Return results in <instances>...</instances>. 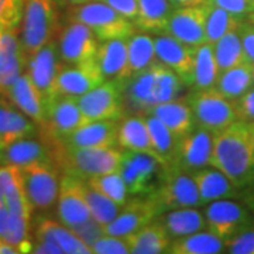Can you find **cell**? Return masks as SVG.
I'll return each instance as SVG.
<instances>
[{"label": "cell", "mask_w": 254, "mask_h": 254, "mask_svg": "<svg viewBox=\"0 0 254 254\" xmlns=\"http://www.w3.org/2000/svg\"><path fill=\"white\" fill-rule=\"evenodd\" d=\"M210 165L226 175L239 190L254 184V140L245 122L213 134Z\"/></svg>", "instance_id": "cell-1"}, {"label": "cell", "mask_w": 254, "mask_h": 254, "mask_svg": "<svg viewBox=\"0 0 254 254\" xmlns=\"http://www.w3.org/2000/svg\"><path fill=\"white\" fill-rule=\"evenodd\" d=\"M187 86L177 73L161 63L123 82V109L148 115L153 108L177 99Z\"/></svg>", "instance_id": "cell-2"}, {"label": "cell", "mask_w": 254, "mask_h": 254, "mask_svg": "<svg viewBox=\"0 0 254 254\" xmlns=\"http://www.w3.org/2000/svg\"><path fill=\"white\" fill-rule=\"evenodd\" d=\"M50 147L57 168L83 181L119 171L123 153L116 147L71 148L54 141L50 143Z\"/></svg>", "instance_id": "cell-3"}, {"label": "cell", "mask_w": 254, "mask_h": 254, "mask_svg": "<svg viewBox=\"0 0 254 254\" xmlns=\"http://www.w3.org/2000/svg\"><path fill=\"white\" fill-rule=\"evenodd\" d=\"M54 0H24L20 23V43L27 58L55 38L57 10Z\"/></svg>", "instance_id": "cell-4"}, {"label": "cell", "mask_w": 254, "mask_h": 254, "mask_svg": "<svg viewBox=\"0 0 254 254\" xmlns=\"http://www.w3.org/2000/svg\"><path fill=\"white\" fill-rule=\"evenodd\" d=\"M71 20L86 24L99 41L128 38L137 30L131 20L123 17L100 0H89L73 6L71 10Z\"/></svg>", "instance_id": "cell-5"}, {"label": "cell", "mask_w": 254, "mask_h": 254, "mask_svg": "<svg viewBox=\"0 0 254 254\" xmlns=\"http://www.w3.org/2000/svg\"><path fill=\"white\" fill-rule=\"evenodd\" d=\"M150 196L161 213L171 209L200 206L199 192L192 175L171 165H161L157 188Z\"/></svg>", "instance_id": "cell-6"}, {"label": "cell", "mask_w": 254, "mask_h": 254, "mask_svg": "<svg viewBox=\"0 0 254 254\" xmlns=\"http://www.w3.org/2000/svg\"><path fill=\"white\" fill-rule=\"evenodd\" d=\"M188 103L193 112L196 127L205 128L212 134H218L239 120L235 100L223 96L216 89L193 91Z\"/></svg>", "instance_id": "cell-7"}, {"label": "cell", "mask_w": 254, "mask_h": 254, "mask_svg": "<svg viewBox=\"0 0 254 254\" xmlns=\"http://www.w3.org/2000/svg\"><path fill=\"white\" fill-rule=\"evenodd\" d=\"M18 170L31 212H47L54 208L61 178L57 165L54 163H41Z\"/></svg>", "instance_id": "cell-8"}, {"label": "cell", "mask_w": 254, "mask_h": 254, "mask_svg": "<svg viewBox=\"0 0 254 254\" xmlns=\"http://www.w3.org/2000/svg\"><path fill=\"white\" fill-rule=\"evenodd\" d=\"M206 229L223 240L254 227L252 212L240 200L219 199L206 205L203 210Z\"/></svg>", "instance_id": "cell-9"}, {"label": "cell", "mask_w": 254, "mask_h": 254, "mask_svg": "<svg viewBox=\"0 0 254 254\" xmlns=\"http://www.w3.org/2000/svg\"><path fill=\"white\" fill-rule=\"evenodd\" d=\"M119 173L130 196H145L157 188L161 163L148 153L123 150Z\"/></svg>", "instance_id": "cell-10"}, {"label": "cell", "mask_w": 254, "mask_h": 254, "mask_svg": "<svg viewBox=\"0 0 254 254\" xmlns=\"http://www.w3.org/2000/svg\"><path fill=\"white\" fill-rule=\"evenodd\" d=\"M82 115L89 122L120 120L123 116V83L105 81L78 98Z\"/></svg>", "instance_id": "cell-11"}, {"label": "cell", "mask_w": 254, "mask_h": 254, "mask_svg": "<svg viewBox=\"0 0 254 254\" xmlns=\"http://www.w3.org/2000/svg\"><path fill=\"white\" fill-rule=\"evenodd\" d=\"M57 41L64 65H81L96 61L100 41L91 28L81 21L71 20V23L63 28Z\"/></svg>", "instance_id": "cell-12"}, {"label": "cell", "mask_w": 254, "mask_h": 254, "mask_svg": "<svg viewBox=\"0 0 254 254\" xmlns=\"http://www.w3.org/2000/svg\"><path fill=\"white\" fill-rule=\"evenodd\" d=\"M61 66L63 63L60 58L57 38H53L50 43H47L46 46L41 47L37 53L27 58L26 72L30 75L31 81L34 82L37 89L41 93L46 106L55 96H58L57 78Z\"/></svg>", "instance_id": "cell-13"}, {"label": "cell", "mask_w": 254, "mask_h": 254, "mask_svg": "<svg viewBox=\"0 0 254 254\" xmlns=\"http://www.w3.org/2000/svg\"><path fill=\"white\" fill-rule=\"evenodd\" d=\"M160 213V209L150 195L130 196L120 208L118 216L105 226V233L118 237L130 236L151 223Z\"/></svg>", "instance_id": "cell-14"}, {"label": "cell", "mask_w": 254, "mask_h": 254, "mask_svg": "<svg viewBox=\"0 0 254 254\" xmlns=\"http://www.w3.org/2000/svg\"><path fill=\"white\" fill-rule=\"evenodd\" d=\"M212 151L213 134L205 128L196 127L190 133L178 138L175 154L170 165L190 174L210 165Z\"/></svg>", "instance_id": "cell-15"}, {"label": "cell", "mask_w": 254, "mask_h": 254, "mask_svg": "<svg viewBox=\"0 0 254 254\" xmlns=\"http://www.w3.org/2000/svg\"><path fill=\"white\" fill-rule=\"evenodd\" d=\"M86 123L78 103V98L58 95L47 103L46 128L51 141H60Z\"/></svg>", "instance_id": "cell-16"}, {"label": "cell", "mask_w": 254, "mask_h": 254, "mask_svg": "<svg viewBox=\"0 0 254 254\" xmlns=\"http://www.w3.org/2000/svg\"><path fill=\"white\" fill-rule=\"evenodd\" d=\"M209 6L210 3L174 9L164 33L193 47L206 43V18Z\"/></svg>", "instance_id": "cell-17"}, {"label": "cell", "mask_w": 254, "mask_h": 254, "mask_svg": "<svg viewBox=\"0 0 254 254\" xmlns=\"http://www.w3.org/2000/svg\"><path fill=\"white\" fill-rule=\"evenodd\" d=\"M55 206L58 220L69 229L92 218L82 192V180L69 174H61L60 192Z\"/></svg>", "instance_id": "cell-18"}, {"label": "cell", "mask_w": 254, "mask_h": 254, "mask_svg": "<svg viewBox=\"0 0 254 254\" xmlns=\"http://www.w3.org/2000/svg\"><path fill=\"white\" fill-rule=\"evenodd\" d=\"M154 46L158 63L177 73L187 86H192L196 47L185 44L167 33L154 37Z\"/></svg>", "instance_id": "cell-19"}, {"label": "cell", "mask_w": 254, "mask_h": 254, "mask_svg": "<svg viewBox=\"0 0 254 254\" xmlns=\"http://www.w3.org/2000/svg\"><path fill=\"white\" fill-rule=\"evenodd\" d=\"M105 78L100 72L96 61L81 64V65H64L57 78L58 95L79 98L83 93L96 88Z\"/></svg>", "instance_id": "cell-20"}, {"label": "cell", "mask_w": 254, "mask_h": 254, "mask_svg": "<svg viewBox=\"0 0 254 254\" xmlns=\"http://www.w3.org/2000/svg\"><path fill=\"white\" fill-rule=\"evenodd\" d=\"M41 163H54V157L50 144L36 136L20 138L0 148V165L24 168Z\"/></svg>", "instance_id": "cell-21"}, {"label": "cell", "mask_w": 254, "mask_h": 254, "mask_svg": "<svg viewBox=\"0 0 254 254\" xmlns=\"http://www.w3.org/2000/svg\"><path fill=\"white\" fill-rule=\"evenodd\" d=\"M119 120H96L85 123L71 134L60 141L64 147L86 148V147H118Z\"/></svg>", "instance_id": "cell-22"}, {"label": "cell", "mask_w": 254, "mask_h": 254, "mask_svg": "<svg viewBox=\"0 0 254 254\" xmlns=\"http://www.w3.org/2000/svg\"><path fill=\"white\" fill-rule=\"evenodd\" d=\"M17 31L6 30L0 37V95L9 91L26 68V57Z\"/></svg>", "instance_id": "cell-23"}, {"label": "cell", "mask_w": 254, "mask_h": 254, "mask_svg": "<svg viewBox=\"0 0 254 254\" xmlns=\"http://www.w3.org/2000/svg\"><path fill=\"white\" fill-rule=\"evenodd\" d=\"M4 96L18 110L33 119L38 126H44L47 112L46 102L27 72H23L18 76L16 82L9 88V91L4 93Z\"/></svg>", "instance_id": "cell-24"}, {"label": "cell", "mask_w": 254, "mask_h": 254, "mask_svg": "<svg viewBox=\"0 0 254 254\" xmlns=\"http://www.w3.org/2000/svg\"><path fill=\"white\" fill-rule=\"evenodd\" d=\"M38 133V125L18 110L4 95H0V148L10 143L33 137Z\"/></svg>", "instance_id": "cell-25"}, {"label": "cell", "mask_w": 254, "mask_h": 254, "mask_svg": "<svg viewBox=\"0 0 254 254\" xmlns=\"http://www.w3.org/2000/svg\"><path fill=\"white\" fill-rule=\"evenodd\" d=\"M96 63L105 81L123 82L130 78L127 38H113L99 44Z\"/></svg>", "instance_id": "cell-26"}, {"label": "cell", "mask_w": 254, "mask_h": 254, "mask_svg": "<svg viewBox=\"0 0 254 254\" xmlns=\"http://www.w3.org/2000/svg\"><path fill=\"white\" fill-rule=\"evenodd\" d=\"M198 187L200 205H208L213 200L237 198L239 188L218 168L209 165L190 173Z\"/></svg>", "instance_id": "cell-27"}, {"label": "cell", "mask_w": 254, "mask_h": 254, "mask_svg": "<svg viewBox=\"0 0 254 254\" xmlns=\"http://www.w3.org/2000/svg\"><path fill=\"white\" fill-rule=\"evenodd\" d=\"M34 240H50L63 249L64 254H92V250L60 220L38 218L34 223Z\"/></svg>", "instance_id": "cell-28"}, {"label": "cell", "mask_w": 254, "mask_h": 254, "mask_svg": "<svg viewBox=\"0 0 254 254\" xmlns=\"http://www.w3.org/2000/svg\"><path fill=\"white\" fill-rule=\"evenodd\" d=\"M173 240L190 236L206 229V220L198 208H178L165 210L154 219Z\"/></svg>", "instance_id": "cell-29"}, {"label": "cell", "mask_w": 254, "mask_h": 254, "mask_svg": "<svg viewBox=\"0 0 254 254\" xmlns=\"http://www.w3.org/2000/svg\"><path fill=\"white\" fill-rule=\"evenodd\" d=\"M118 147L128 151H140L153 155L150 131L144 115L122 116L118 126Z\"/></svg>", "instance_id": "cell-30"}, {"label": "cell", "mask_w": 254, "mask_h": 254, "mask_svg": "<svg viewBox=\"0 0 254 254\" xmlns=\"http://www.w3.org/2000/svg\"><path fill=\"white\" fill-rule=\"evenodd\" d=\"M148 115H154L155 118L160 119L178 138L196 128V122L190 103L181 100L174 99L157 105Z\"/></svg>", "instance_id": "cell-31"}, {"label": "cell", "mask_w": 254, "mask_h": 254, "mask_svg": "<svg viewBox=\"0 0 254 254\" xmlns=\"http://www.w3.org/2000/svg\"><path fill=\"white\" fill-rule=\"evenodd\" d=\"M131 254H163L168 253L173 239L164 230V227L153 220L141 227L138 232L127 236Z\"/></svg>", "instance_id": "cell-32"}, {"label": "cell", "mask_w": 254, "mask_h": 254, "mask_svg": "<svg viewBox=\"0 0 254 254\" xmlns=\"http://www.w3.org/2000/svg\"><path fill=\"white\" fill-rule=\"evenodd\" d=\"M173 10L170 0H138V14L134 26L145 33H164Z\"/></svg>", "instance_id": "cell-33"}, {"label": "cell", "mask_w": 254, "mask_h": 254, "mask_svg": "<svg viewBox=\"0 0 254 254\" xmlns=\"http://www.w3.org/2000/svg\"><path fill=\"white\" fill-rule=\"evenodd\" d=\"M219 69L218 61L215 57L213 46L203 43L195 50V63H193V76L192 88L193 91H209L215 89L218 82Z\"/></svg>", "instance_id": "cell-34"}, {"label": "cell", "mask_w": 254, "mask_h": 254, "mask_svg": "<svg viewBox=\"0 0 254 254\" xmlns=\"http://www.w3.org/2000/svg\"><path fill=\"white\" fill-rule=\"evenodd\" d=\"M252 86H254L253 64L245 61L236 66L220 71L215 89L229 99L236 100Z\"/></svg>", "instance_id": "cell-35"}, {"label": "cell", "mask_w": 254, "mask_h": 254, "mask_svg": "<svg viewBox=\"0 0 254 254\" xmlns=\"http://www.w3.org/2000/svg\"><path fill=\"white\" fill-rule=\"evenodd\" d=\"M127 51L130 76L143 72L158 63L155 55L154 37L145 31L134 33L127 38Z\"/></svg>", "instance_id": "cell-36"}, {"label": "cell", "mask_w": 254, "mask_h": 254, "mask_svg": "<svg viewBox=\"0 0 254 254\" xmlns=\"http://www.w3.org/2000/svg\"><path fill=\"white\" fill-rule=\"evenodd\" d=\"M225 252V240L209 230H200L190 236L175 239L168 253L171 254H219Z\"/></svg>", "instance_id": "cell-37"}, {"label": "cell", "mask_w": 254, "mask_h": 254, "mask_svg": "<svg viewBox=\"0 0 254 254\" xmlns=\"http://www.w3.org/2000/svg\"><path fill=\"white\" fill-rule=\"evenodd\" d=\"M150 131V140L153 147V155L161 165H170L173 161L178 137L154 115H144Z\"/></svg>", "instance_id": "cell-38"}, {"label": "cell", "mask_w": 254, "mask_h": 254, "mask_svg": "<svg viewBox=\"0 0 254 254\" xmlns=\"http://www.w3.org/2000/svg\"><path fill=\"white\" fill-rule=\"evenodd\" d=\"M213 51L218 61L219 69L225 71L239 64L245 63L246 57L242 46V40L239 34V28L227 33L219 41L213 44Z\"/></svg>", "instance_id": "cell-39"}, {"label": "cell", "mask_w": 254, "mask_h": 254, "mask_svg": "<svg viewBox=\"0 0 254 254\" xmlns=\"http://www.w3.org/2000/svg\"><path fill=\"white\" fill-rule=\"evenodd\" d=\"M82 192L88 203V208L91 210L92 218L96 222H99L102 226L109 225L110 222L118 216L122 206H119L116 202H113L99 190H93L91 185H88L83 180H82Z\"/></svg>", "instance_id": "cell-40"}, {"label": "cell", "mask_w": 254, "mask_h": 254, "mask_svg": "<svg viewBox=\"0 0 254 254\" xmlns=\"http://www.w3.org/2000/svg\"><path fill=\"white\" fill-rule=\"evenodd\" d=\"M243 20L245 18L237 17L210 3L206 18V43L213 46L222 37L226 36L227 33L237 30Z\"/></svg>", "instance_id": "cell-41"}, {"label": "cell", "mask_w": 254, "mask_h": 254, "mask_svg": "<svg viewBox=\"0 0 254 254\" xmlns=\"http://www.w3.org/2000/svg\"><path fill=\"white\" fill-rule=\"evenodd\" d=\"M85 182L88 185H91L93 190H99L113 202H116L119 206H123L127 202V199L130 198L126 184H125L123 177L120 175L119 171L105 174V175H100V177H95V178H91V180H86Z\"/></svg>", "instance_id": "cell-42"}, {"label": "cell", "mask_w": 254, "mask_h": 254, "mask_svg": "<svg viewBox=\"0 0 254 254\" xmlns=\"http://www.w3.org/2000/svg\"><path fill=\"white\" fill-rule=\"evenodd\" d=\"M24 9V0H0V20L7 30H18Z\"/></svg>", "instance_id": "cell-43"}, {"label": "cell", "mask_w": 254, "mask_h": 254, "mask_svg": "<svg viewBox=\"0 0 254 254\" xmlns=\"http://www.w3.org/2000/svg\"><path fill=\"white\" fill-rule=\"evenodd\" d=\"M92 254H130L126 237L105 235L92 246Z\"/></svg>", "instance_id": "cell-44"}, {"label": "cell", "mask_w": 254, "mask_h": 254, "mask_svg": "<svg viewBox=\"0 0 254 254\" xmlns=\"http://www.w3.org/2000/svg\"><path fill=\"white\" fill-rule=\"evenodd\" d=\"M225 252L230 254H254V227L225 240Z\"/></svg>", "instance_id": "cell-45"}, {"label": "cell", "mask_w": 254, "mask_h": 254, "mask_svg": "<svg viewBox=\"0 0 254 254\" xmlns=\"http://www.w3.org/2000/svg\"><path fill=\"white\" fill-rule=\"evenodd\" d=\"M73 233L81 239L85 245L88 246L92 250V246L95 245L100 237H103L105 233V226H102L99 222H96L95 219H88L86 222H83L78 226L71 227Z\"/></svg>", "instance_id": "cell-46"}, {"label": "cell", "mask_w": 254, "mask_h": 254, "mask_svg": "<svg viewBox=\"0 0 254 254\" xmlns=\"http://www.w3.org/2000/svg\"><path fill=\"white\" fill-rule=\"evenodd\" d=\"M210 3L240 18H246L254 11L253 0H210Z\"/></svg>", "instance_id": "cell-47"}, {"label": "cell", "mask_w": 254, "mask_h": 254, "mask_svg": "<svg viewBox=\"0 0 254 254\" xmlns=\"http://www.w3.org/2000/svg\"><path fill=\"white\" fill-rule=\"evenodd\" d=\"M237 119L245 123L254 122V86H252L245 95L235 100Z\"/></svg>", "instance_id": "cell-48"}, {"label": "cell", "mask_w": 254, "mask_h": 254, "mask_svg": "<svg viewBox=\"0 0 254 254\" xmlns=\"http://www.w3.org/2000/svg\"><path fill=\"white\" fill-rule=\"evenodd\" d=\"M239 34L245 51L246 61L254 65V24L245 18L239 26Z\"/></svg>", "instance_id": "cell-49"}, {"label": "cell", "mask_w": 254, "mask_h": 254, "mask_svg": "<svg viewBox=\"0 0 254 254\" xmlns=\"http://www.w3.org/2000/svg\"><path fill=\"white\" fill-rule=\"evenodd\" d=\"M106 3L113 10H116L119 14L128 18L134 23L138 14V0H100Z\"/></svg>", "instance_id": "cell-50"}, {"label": "cell", "mask_w": 254, "mask_h": 254, "mask_svg": "<svg viewBox=\"0 0 254 254\" xmlns=\"http://www.w3.org/2000/svg\"><path fill=\"white\" fill-rule=\"evenodd\" d=\"M31 253L36 254H64L63 249L50 240H34Z\"/></svg>", "instance_id": "cell-51"}, {"label": "cell", "mask_w": 254, "mask_h": 254, "mask_svg": "<svg viewBox=\"0 0 254 254\" xmlns=\"http://www.w3.org/2000/svg\"><path fill=\"white\" fill-rule=\"evenodd\" d=\"M237 199L240 200L245 206H247V209L252 212L254 218V184L249 185V187H245L242 190H239V195H237Z\"/></svg>", "instance_id": "cell-52"}, {"label": "cell", "mask_w": 254, "mask_h": 254, "mask_svg": "<svg viewBox=\"0 0 254 254\" xmlns=\"http://www.w3.org/2000/svg\"><path fill=\"white\" fill-rule=\"evenodd\" d=\"M174 9L177 7H188V6H199L210 3V0H170Z\"/></svg>", "instance_id": "cell-53"}, {"label": "cell", "mask_w": 254, "mask_h": 254, "mask_svg": "<svg viewBox=\"0 0 254 254\" xmlns=\"http://www.w3.org/2000/svg\"><path fill=\"white\" fill-rule=\"evenodd\" d=\"M246 125H247V128H249V131H250V134L254 140V122L253 123H246Z\"/></svg>", "instance_id": "cell-54"}, {"label": "cell", "mask_w": 254, "mask_h": 254, "mask_svg": "<svg viewBox=\"0 0 254 254\" xmlns=\"http://www.w3.org/2000/svg\"><path fill=\"white\" fill-rule=\"evenodd\" d=\"M69 4H72V6H76V4H81V3H85L86 0H66Z\"/></svg>", "instance_id": "cell-55"}, {"label": "cell", "mask_w": 254, "mask_h": 254, "mask_svg": "<svg viewBox=\"0 0 254 254\" xmlns=\"http://www.w3.org/2000/svg\"><path fill=\"white\" fill-rule=\"evenodd\" d=\"M6 30H7V27H6V26H4V24H3V21H1V20H0V37L3 36V33H4V31H6Z\"/></svg>", "instance_id": "cell-56"}, {"label": "cell", "mask_w": 254, "mask_h": 254, "mask_svg": "<svg viewBox=\"0 0 254 254\" xmlns=\"http://www.w3.org/2000/svg\"><path fill=\"white\" fill-rule=\"evenodd\" d=\"M246 18H247L249 21H252V23L254 24V11H252V13H250V14H249V16H247Z\"/></svg>", "instance_id": "cell-57"}, {"label": "cell", "mask_w": 254, "mask_h": 254, "mask_svg": "<svg viewBox=\"0 0 254 254\" xmlns=\"http://www.w3.org/2000/svg\"><path fill=\"white\" fill-rule=\"evenodd\" d=\"M55 3H58V4H64V3H65V1H66V0H54Z\"/></svg>", "instance_id": "cell-58"}, {"label": "cell", "mask_w": 254, "mask_h": 254, "mask_svg": "<svg viewBox=\"0 0 254 254\" xmlns=\"http://www.w3.org/2000/svg\"><path fill=\"white\" fill-rule=\"evenodd\" d=\"M253 82H254V65H253Z\"/></svg>", "instance_id": "cell-59"}, {"label": "cell", "mask_w": 254, "mask_h": 254, "mask_svg": "<svg viewBox=\"0 0 254 254\" xmlns=\"http://www.w3.org/2000/svg\"><path fill=\"white\" fill-rule=\"evenodd\" d=\"M253 4H254V0H253Z\"/></svg>", "instance_id": "cell-60"}, {"label": "cell", "mask_w": 254, "mask_h": 254, "mask_svg": "<svg viewBox=\"0 0 254 254\" xmlns=\"http://www.w3.org/2000/svg\"><path fill=\"white\" fill-rule=\"evenodd\" d=\"M86 1H89V0H86Z\"/></svg>", "instance_id": "cell-61"}]
</instances>
